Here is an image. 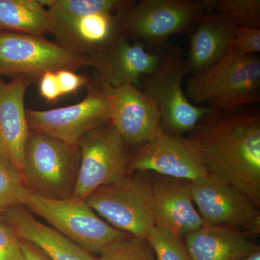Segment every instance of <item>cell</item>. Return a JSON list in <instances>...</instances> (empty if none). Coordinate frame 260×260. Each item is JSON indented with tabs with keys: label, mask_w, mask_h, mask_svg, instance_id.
<instances>
[{
	"label": "cell",
	"mask_w": 260,
	"mask_h": 260,
	"mask_svg": "<svg viewBox=\"0 0 260 260\" xmlns=\"http://www.w3.org/2000/svg\"><path fill=\"white\" fill-rule=\"evenodd\" d=\"M210 175L242 191L260 206V116L213 110L189 132Z\"/></svg>",
	"instance_id": "cell-1"
},
{
	"label": "cell",
	"mask_w": 260,
	"mask_h": 260,
	"mask_svg": "<svg viewBox=\"0 0 260 260\" xmlns=\"http://www.w3.org/2000/svg\"><path fill=\"white\" fill-rule=\"evenodd\" d=\"M185 93L197 105L224 112L259 102V56L237 55L229 47L216 64L187 80Z\"/></svg>",
	"instance_id": "cell-2"
},
{
	"label": "cell",
	"mask_w": 260,
	"mask_h": 260,
	"mask_svg": "<svg viewBox=\"0 0 260 260\" xmlns=\"http://www.w3.org/2000/svg\"><path fill=\"white\" fill-rule=\"evenodd\" d=\"M205 13L200 1L141 0L114 15L116 31L129 40L141 43L148 52L164 51L169 37L191 32Z\"/></svg>",
	"instance_id": "cell-3"
},
{
	"label": "cell",
	"mask_w": 260,
	"mask_h": 260,
	"mask_svg": "<svg viewBox=\"0 0 260 260\" xmlns=\"http://www.w3.org/2000/svg\"><path fill=\"white\" fill-rule=\"evenodd\" d=\"M187 74L182 49L169 43L155 70L140 79L142 92L158 109L162 129L169 134L189 133L203 116L214 110L189 102L181 88Z\"/></svg>",
	"instance_id": "cell-4"
},
{
	"label": "cell",
	"mask_w": 260,
	"mask_h": 260,
	"mask_svg": "<svg viewBox=\"0 0 260 260\" xmlns=\"http://www.w3.org/2000/svg\"><path fill=\"white\" fill-rule=\"evenodd\" d=\"M80 162L78 145L30 131L21 174L37 194L54 200L73 197Z\"/></svg>",
	"instance_id": "cell-5"
},
{
	"label": "cell",
	"mask_w": 260,
	"mask_h": 260,
	"mask_svg": "<svg viewBox=\"0 0 260 260\" xmlns=\"http://www.w3.org/2000/svg\"><path fill=\"white\" fill-rule=\"evenodd\" d=\"M149 172H135L98 188L85 198L107 223L132 237L146 239L155 227L153 181Z\"/></svg>",
	"instance_id": "cell-6"
},
{
	"label": "cell",
	"mask_w": 260,
	"mask_h": 260,
	"mask_svg": "<svg viewBox=\"0 0 260 260\" xmlns=\"http://www.w3.org/2000/svg\"><path fill=\"white\" fill-rule=\"evenodd\" d=\"M23 205L93 254H101L108 246L132 237L102 220L85 200L50 199L29 190Z\"/></svg>",
	"instance_id": "cell-7"
},
{
	"label": "cell",
	"mask_w": 260,
	"mask_h": 260,
	"mask_svg": "<svg viewBox=\"0 0 260 260\" xmlns=\"http://www.w3.org/2000/svg\"><path fill=\"white\" fill-rule=\"evenodd\" d=\"M93 65L91 56L67 50L42 37L0 30V75L37 78L47 72Z\"/></svg>",
	"instance_id": "cell-8"
},
{
	"label": "cell",
	"mask_w": 260,
	"mask_h": 260,
	"mask_svg": "<svg viewBox=\"0 0 260 260\" xmlns=\"http://www.w3.org/2000/svg\"><path fill=\"white\" fill-rule=\"evenodd\" d=\"M78 145L80 162L73 198L85 200L98 188L128 174L129 146L111 121L85 135Z\"/></svg>",
	"instance_id": "cell-9"
},
{
	"label": "cell",
	"mask_w": 260,
	"mask_h": 260,
	"mask_svg": "<svg viewBox=\"0 0 260 260\" xmlns=\"http://www.w3.org/2000/svg\"><path fill=\"white\" fill-rule=\"evenodd\" d=\"M191 196L205 225L259 234V207L229 183L208 174L191 181Z\"/></svg>",
	"instance_id": "cell-10"
},
{
	"label": "cell",
	"mask_w": 260,
	"mask_h": 260,
	"mask_svg": "<svg viewBox=\"0 0 260 260\" xmlns=\"http://www.w3.org/2000/svg\"><path fill=\"white\" fill-rule=\"evenodd\" d=\"M25 113L30 131L76 145L85 135L111 119L109 101L95 83L78 104L47 111L27 109Z\"/></svg>",
	"instance_id": "cell-11"
},
{
	"label": "cell",
	"mask_w": 260,
	"mask_h": 260,
	"mask_svg": "<svg viewBox=\"0 0 260 260\" xmlns=\"http://www.w3.org/2000/svg\"><path fill=\"white\" fill-rule=\"evenodd\" d=\"M135 172H153L190 181L208 174L190 140L162 129L131 155L127 173Z\"/></svg>",
	"instance_id": "cell-12"
},
{
	"label": "cell",
	"mask_w": 260,
	"mask_h": 260,
	"mask_svg": "<svg viewBox=\"0 0 260 260\" xmlns=\"http://www.w3.org/2000/svg\"><path fill=\"white\" fill-rule=\"evenodd\" d=\"M161 52L150 53L141 43L115 31L91 55L95 79L112 87L132 85L140 88L142 77L156 68Z\"/></svg>",
	"instance_id": "cell-13"
},
{
	"label": "cell",
	"mask_w": 260,
	"mask_h": 260,
	"mask_svg": "<svg viewBox=\"0 0 260 260\" xmlns=\"http://www.w3.org/2000/svg\"><path fill=\"white\" fill-rule=\"evenodd\" d=\"M94 83L109 101L111 123L129 146L144 144L162 129L158 109L139 88Z\"/></svg>",
	"instance_id": "cell-14"
},
{
	"label": "cell",
	"mask_w": 260,
	"mask_h": 260,
	"mask_svg": "<svg viewBox=\"0 0 260 260\" xmlns=\"http://www.w3.org/2000/svg\"><path fill=\"white\" fill-rule=\"evenodd\" d=\"M152 181L155 227L184 237L204 226L193 203L191 181L161 175Z\"/></svg>",
	"instance_id": "cell-15"
},
{
	"label": "cell",
	"mask_w": 260,
	"mask_h": 260,
	"mask_svg": "<svg viewBox=\"0 0 260 260\" xmlns=\"http://www.w3.org/2000/svg\"><path fill=\"white\" fill-rule=\"evenodd\" d=\"M30 83V78L26 76L17 77L8 83L0 80V153L9 159L20 174L30 133L24 105Z\"/></svg>",
	"instance_id": "cell-16"
},
{
	"label": "cell",
	"mask_w": 260,
	"mask_h": 260,
	"mask_svg": "<svg viewBox=\"0 0 260 260\" xmlns=\"http://www.w3.org/2000/svg\"><path fill=\"white\" fill-rule=\"evenodd\" d=\"M236 28L234 23L218 13L200 15L189 34L190 47L185 61L188 73L199 74L216 64L229 50Z\"/></svg>",
	"instance_id": "cell-17"
},
{
	"label": "cell",
	"mask_w": 260,
	"mask_h": 260,
	"mask_svg": "<svg viewBox=\"0 0 260 260\" xmlns=\"http://www.w3.org/2000/svg\"><path fill=\"white\" fill-rule=\"evenodd\" d=\"M4 211L3 218L16 235L35 244L51 260H100L54 228L38 221L21 205Z\"/></svg>",
	"instance_id": "cell-18"
},
{
	"label": "cell",
	"mask_w": 260,
	"mask_h": 260,
	"mask_svg": "<svg viewBox=\"0 0 260 260\" xmlns=\"http://www.w3.org/2000/svg\"><path fill=\"white\" fill-rule=\"evenodd\" d=\"M184 243L192 260H242L260 251L245 233L213 225L188 234Z\"/></svg>",
	"instance_id": "cell-19"
},
{
	"label": "cell",
	"mask_w": 260,
	"mask_h": 260,
	"mask_svg": "<svg viewBox=\"0 0 260 260\" xmlns=\"http://www.w3.org/2000/svg\"><path fill=\"white\" fill-rule=\"evenodd\" d=\"M116 31L114 15H85L51 31L58 44L67 50L91 56Z\"/></svg>",
	"instance_id": "cell-20"
},
{
	"label": "cell",
	"mask_w": 260,
	"mask_h": 260,
	"mask_svg": "<svg viewBox=\"0 0 260 260\" xmlns=\"http://www.w3.org/2000/svg\"><path fill=\"white\" fill-rule=\"evenodd\" d=\"M51 29L48 10L38 0H0V30L42 37Z\"/></svg>",
	"instance_id": "cell-21"
},
{
	"label": "cell",
	"mask_w": 260,
	"mask_h": 260,
	"mask_svg": "<svg viewBox=\"0 0 260 260\" xmlns=\"http://www.w3.org/2000/svg\"><path fill=\"white\" fill-rule=\"evenodd\" d=\"M135 3L129 0H54L47 10L51 22L50 32L85 15L102 13L118 14Z\"/></svg>",
	"instance_id": "cell-22"
},
{
	"label": "cell",
	"mask_w": 260,
	"mask_h": 260,
	"mask_svg": "<svg viewBox=\"0 0 260 260\" xmlns=\"http://www.w3.org/2000/svg\"><path fill=\"white\" fill-rule=\"evenodd\" d=\"M205 13H218L237 27L260 29L259 0H199Z\"/></svg>",
	"instance_id": "cell-23"
},
{
	"label": "cell",
	"mask_w": 260,
	"mask_h": 260,
	"mask_svg": "<svg viewBox=\"0 0 260 260\" xmlns=\"http://www.w3.org/2000/svg\"><path fill=\"white\" fill-rule=\"evenodd\" d=\"M29 190L18 169L0 153V210L22 206Z\"/></svg>",
	"instance_id": "cell-24"
},
{
	"label": "cell",
	"mask_w": 260,
	"mask_h": 260,
	"mask_svg": "<svg viewBox=\"0 0 260 260\" xmlns=\"http://www.w3.org/2000/svg\"><path fill=\"white\" fill-rule=\"evenodd\" d=\"M146 239L156 260H192L182 237L155 226Z\"/></svg>",
	"instance_id": "cell-25"
},
{
	"label": "cell",
	"mask_w": 260,
	"mask_h": 260,
	"mask_svg": "<svg viewBox=\"0 0 260 260\" xmlns=\"http://www.w3.org/2000/svg\"><path fill=\"white\" fill-rule=\"evenodd\" d=\"M100 260H156L148 239L130 237L114 243L101 253Z\"/></svg>",
	"instance_id": "cell-26"
},
{
	"label": "cell",
	"mask_w": 260,
	"mask_h": 260,
	"mask_svg": "<svg viewBox=\"0 0 260 260\" xmlns=\"http://www.w3.org/2000/svg\"><path fill=\"white\" fill-rule=\"evenodd\" d=\"M230 49L237 55L257 54L260 51V29L237 26Z\"/></svg>",
	"instance_id": "cell-27"
},
{
	"label": "cell",
	"mask_w": 260,
	"mask_h": 260,
	"mask_svg": "<svg viewBox=\"0 0 260 260\" xmlns=\"http://www.w3.org/2000/svg\"><path fill=\"white\" fill-rule=\"evenodd\" d=\"M0 260H24L21 239L3 222L0 223Z\"/></svg>",
	"instance_id": "cell-28"
},
{
	"label": "cell",
	"mask_w": 260,
	"mask_h": 260,
	"mask_svg": "<svg viewBox=\"0 0 260 260\" xmlns=\"http://www.w3.org/2000/svg\"><path fill=\"white\" fill-rule=\"evenodd\" d=\"M55 74L61 96L75 93L88 83L86 77L77 74L72 70H58Z\"/></svg>",
	"instance_id": "cell-29"
},
{
	"label": "cell",
	"mask_w": 260,
	"mask_h": 260,
	"mask_svg": "<svg viewBox=\"0 0 260 260\" xmlns=\"http://www.w3.org/2000/svg\"><path fill=\"white\" fill-rule=\"evenodd\" d=\"M55 72H47L39 78V93L47 102L51 104H54L61 97Z\"/></svg>",
	"instance_id": "cell-30"
},
{
	"label": "cell",
	"mask_w": 260,
	"mask_h": 260,
	"mask_svg": "<svg viewBox=\"0 0 260 260\" xmlns=\"http://www.w3.org/2000/svg\"><path fill=\"white\" fill-rule=\"evenodd\" d=\"M24 260H51L45 253L32 243L22 240Z\"/></svg>",
	"instance_id": "cell-31"
},
{
	"label": "cell",
	"mask_w": 260,
	"mask_h": 260,
	"mask_svg": "<svg viewBox=\"0 0 260 260\" xmlns=\"http://www.w3.org/2000/svg\"><path fill=\"white\" fill-rule=\"evenodd\" d=\"M242 260H260V251H256Z\"/></svg>",
	"instance_id": "cell-32"
},
{
	"label": "cell",
	"mask_w": 260,
	"mask_h": 260,
	"mask_svg": "<svg viewBox=\"0 0 260 260\" xmlns=\"http://www.w3.org/2000/svg\"><path fill=\"white\" fill-rule=\"evenodd\" d=\"M3 216L1 215V213H0V223H3Z\"/></svg>",
	"instance_id": "cell-33"
}]
</instances>
